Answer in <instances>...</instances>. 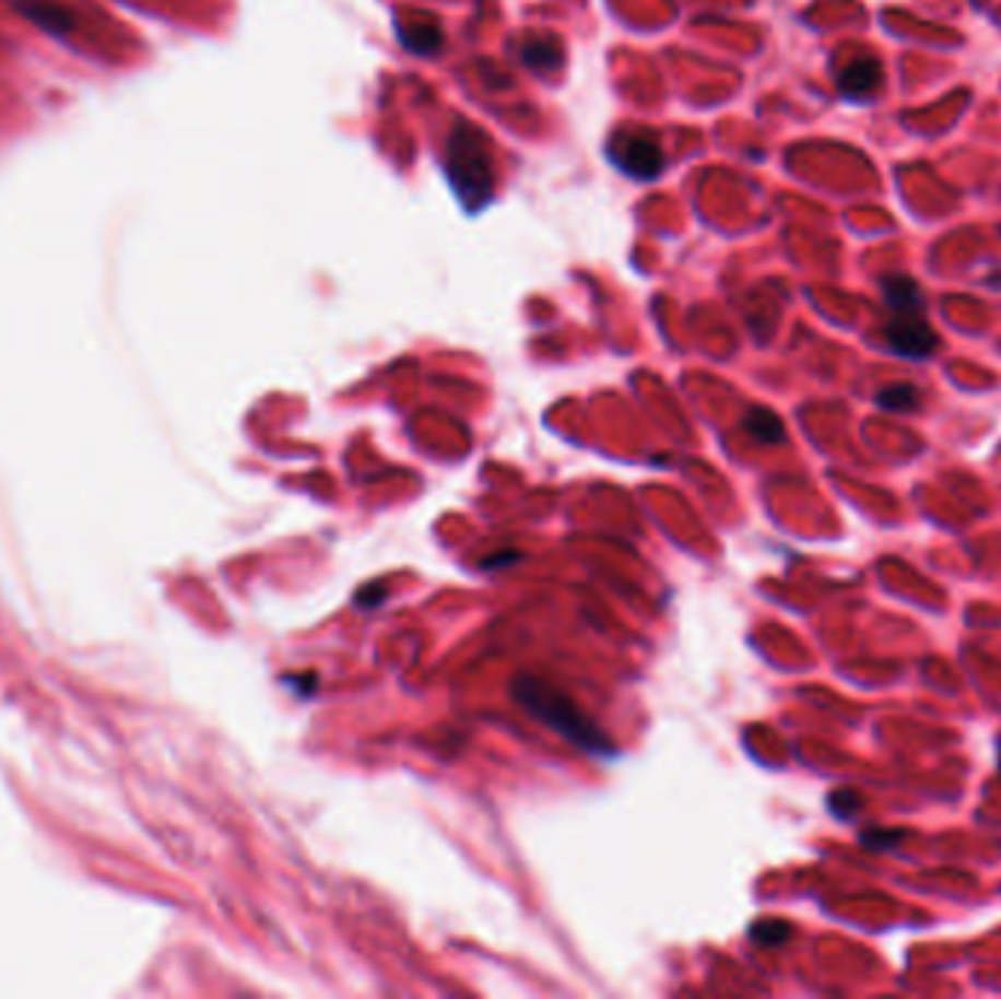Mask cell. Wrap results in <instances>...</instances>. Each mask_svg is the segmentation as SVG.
<instances>
[{"mask_svg": "<svg viewBox=\"0 0 1001 999\" xmlns=\"http://www.w3.org/2000/svg\"><path fill=\"white\" fill-rule=\"evenodd\" d=\"M513 695L519 701L530 716H537L542 725H547L551 730L568 739L572 744H577L580 751L592 753V756H603L610 760L615 756V744L610 742V736L603 733L601 727L592 725L589 718L582 716L580 709L568 701L565 695H560L556 689L545 686L542 680L533 678H519L513 683Z\"/></svg>", "mask_w": 1001, "mask_h": 999, "instance_id": "cell-1", "label": "cell"}, {"mask_svg": "<svg viewBox=\"0 0 1001 999\" xmlns=\"http://www.w3.org/2000/svg\"><path fill=\"white\" fill-rule=\"evenodd\" d=\"M446 174L466 209H483L492 197L495 171H492L486 138L466 120L455 124L446 148Z\"/></svg>", "mask_w": 1001, "mask_h": 999, "instance_id": "cell-2", "label": "cell"}, {"mask_svg": "<svg viewBox=\"0 0 1001 999\" xmlns=\"http://www.w3.org/2000/svg\"><path fill=\"white\" fill-rule=\"evenodd\" d=\"M610 158L621 174H627L629 179H641V183L656 179L664 167V153L659 148V141L650 132H638V129L612 138Z\"/></svg>", "mask_w": 1001, "mask_h": 999, "instance_id": "cell-3", "label": "cell"}, {"mask_svg": "<svg viewBox=\"0 0 1001 999\" xmlns=\"http://www.w3.org/2000/svg\"><path fill=\"white\" fill-rule=\"evenodd\" d=\"M884 340L902 359H929L938 349V334L926 322V314H893L884 326Z\"/></svg>", "mask_w": 1001, "mask_h": 999, "instance_id": "cell-4", "label": "cell"}, {"mask_svg": "<svg viewBox=\"0 0 1001 999\" xmlns=\"http://www.w3.org/2000/svg\"><path fill=\"white\" fill-rule=\"evenodd\" d=\"M884 85V68L875 56H856L852 62H847L840 68L838 89L840 94H847L852 101H864L873 97L879 89Z\"/></svg>", "mask_w": 1001, "mask_h": 999, "instance_id": "cell-5", "label": "cell"}, {"mask_svg": "<svg viewBox=\"0 0 1001 999\" xmlns=\"http://www.w3.org/2000/svg\"><path fill=\"white\" fill-rule=\"evenodd\" d=\"M882 296L893 314H926V296L920 284L905 273H891L882 279Z\"/></svg>", "mask_w": 1001, "mask_h": 999, "instance_id": "cell-6", "label": "cell"}, {"mask_svg": "<svg viewBox=\"0 0 1001 999\" xmlns=\"http://www.w3.org/2000/svg\"><path fill=\"white\" fill-rule=\"evenodd\" d=\"M521 62L537 74H551L563 64V45L554 36H528L521 45Z\"/></svg>", "mask_w": 1001, "mask_h": 999, "instance_id": "cell-7", "label": "cell"}, {"mask_svg": "<svg viewBox=\"0 0 1001 999\" xmlns=\"http://www.w3.org/2000/svg\"><path fill=\"white\" fill-rule=\"evenodd\" d=\"M875 402H879V408H884V411L908 413V411H917V408H920L922 396L914 385H891V387H884V390H879Z\"/></svg>", "mask_w": 1001, "mask_h": 999, "instance_id": "cell-8", "label": "cell"}, {"mask_svg": "<svg viewBox=\"0 0 1001 999\" xmlns=\"http://www.w3.org/2000/svg\"><path fill=\"white\" fill-rule=\"evenodd\" d=\"M744 428L762 443H782V437H785L782 420H779L776 413L765 411V408H756V411L746 413Z\"/></svg>", "mask_w": 1001, "mask_h": 999, "instance_id": "cell-9", "label": "cell"}, {"mask_svg": "<svg viewBox=\"0 0 1001 999\" xmlns=\"http://www.w3.org/2000/svg\"><path fill=\"white\" fill-rule=\"evenodd\" d=\"M750 938L762 947H779L791 938V926L785 920H776V917H767V920L750 926Z\"/></svg>", "mask_w": 1001, "mask_h": 999, "instance_id": "cell-10", "label": "cell"}, {"mask_svg": "<svg viewBox=\"0 0 1001 999\" xmlns=\"http://www.w3.org/2000/svg\"><path fill=\"white\" fill-rule=\"evenodd\" d=\"M908 838V830H884V826H870L861 833V844H864L867 850H891L896 844H902Z\"/></svg>", "mask_w": 1001, "mask_h": 999, "instance_id": "cell-11", "label": "cell"}, {"mask_svg": "<svg viewBox=\"0 0 1001 999\" xmlns=\"http://www.w3.org/2000/svg\"><path fill=\"white\" fill-rule=\"evenodd\" d=\"M861 803H864L861 795L852 789H838L828 795V809H832V812H835L838 818H852L858 809H861Z\"/></svg>", "mask_w": 1001, "mask_h": 999, "instance_id": "cell-12", "label": "cell"}, {"mask_svg": "<svg viewBox=\"0 0 1001 999\" xmlns=\"http://www.w3.org/2000/svg\"><path fill=\"white\" fill-rule=\"evenodd\" d=\"M999 765H1001V756H999Z\"/></svg>", "mask_w": 1001, "mask_h": 999, "instance_id": "cell-13", "label": "cell"}]
</instances>
